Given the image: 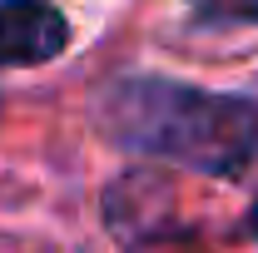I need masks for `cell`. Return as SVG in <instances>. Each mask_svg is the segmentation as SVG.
Segmentation results:
<instances>
[{
  "label": "cell",
  "mask_w": 258,
  "mask_h": 253,
  "mask_svg": "<svg viewBox=\"0 0 258 253\" xmlns=\"http://www.w3.org/2000/svg\"><path fill=\"white\" fill-rule=\"evenodd\" d=\"M104 129L144 154L233 179L258 159V104L169 80H124L104 95Z\"/></svg>",
  "instance_id": "cell-1"
},
{
  "label": "cell",
  "mask_w": 258,
  "mask_h": 253,
  "mask_svg": "<svg viewBox=\"0 0 258 253\" xmlns=\"http://www.w3.org/2000/svg\"><path fill=\"white\" fill-rule=\"evenodd\" d=\"M64 45L70 25L50 0H0V65H50Z\"/></svg>",
  "instance_id": "cell-2"
},
{
  "label": "cell",
  "mask_w": 258,
  "mask_h": 253,
  "mask_svg": "<svg viewBox=\"0 0 258 253\" xmlns=\"http://www.w3.org/2000/svg\"><path fill=\"white\" fill-rule=\"evenodd\" d=\"M194 10L219 25H243V20L258 25V0H194Z\"/></svg>",
  "instance_id": "cell-3"
},
{
  "label": "cell",
  "mask_w": 258,
  "mask_h": 253,
  "mask_svg": "<svg viewBox=\"0 0 258 253\" xmlns=\"http://www.w3.org/2000/svg\"><path fill=\"white\" fill-rule=\"evenodd\" d=\"M248 228H253V238H258V204L248 209Z\"/></svg>",
  "instance_id": "cell-4"
}]
</instances>
